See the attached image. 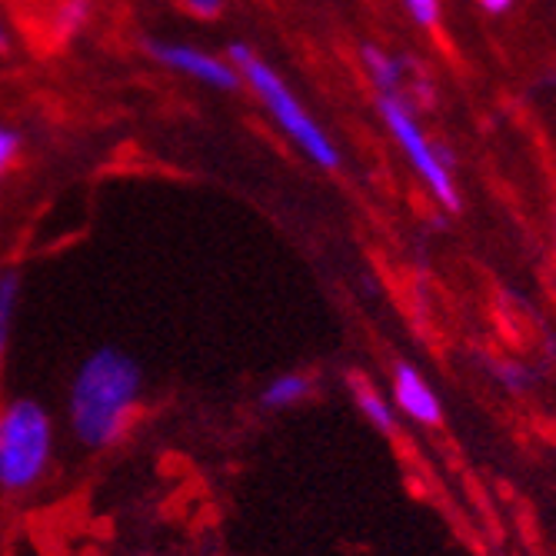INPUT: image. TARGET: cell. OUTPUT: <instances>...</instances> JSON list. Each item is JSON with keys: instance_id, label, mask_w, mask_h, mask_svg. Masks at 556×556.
Masks as SVG:
<instances>
[{"instance_id": "cell-1", "label": "cell", "mask_w": 556, "mask_h": 556, "mask_svg": "<svg viewBox=\"0 0 556 556\" xmlns=\"http://www.w3.org/2000/svg\"><path fill=\"white\" fill-rule=\"evenodd\" d=\"M143 374L130 353L100 346L77 367L67 390V427L87 450L117 446L140 410Z\"/></svg>"}, {"instance_id": "cell-2", "label": "cell", "mask_w": 556, "mask_h": 556, "mask_svg": "<svg viewBox=\"0 0 556 556\" xmlns=\"http://www.w3.org/2000/svg\"><path fill=\"white\" fill-rule=\"evenodd\" d=\"M58 453V424L34 396L0 403V490L24 496L37 490Z\"/></svg>"}, {"instance_id": "cell-3", "label": "cell", "mask_w": 556, "mask_h": 556, "mask_svg": "<svg viewBox=\"0 0 556 556\" xmlns=\"http://www.w3.org/2000/svg\"><path fill=\"white\" fill-rule=\"evenodd\" d=\"M230 64L237 67V74L250 84V90H254L261 97V104L267 108V114L277 121V127L307 154L317 167H327L333 170L340 164V154L333 140L324 134V127L303 111V104L296 100V93L290 90V84L264 61L257 58L254 50H250L247 43H233L230 47Z\"/></svg>"}, {"instance_id": "cell-4", "label": "cell", "mask_w": 556, "mask_h": 556, "mask_svg": "<svg viewBox=\"0 0 556 556\" xmlns=\"http://www.w3.org/2000/svg\"><path fill=\"white\" fill-rule=\"evenodd\" d=\"M377 108H380L387 130L393 134V140L400 143L403 154H407L410 167L417 170L424 187L433 193L437 204H443L446 211H457L460 193H457V184H453V174H450L453 161L440 143H433L424 134V127L414 117V108L400 97H377Z\"/></svg>"}, {"instance_id": "cell-5", "label": "cell", "mask_w": 556, "mask_h": 556, "mask_svg": "<svg viewBox=\"0 0 556 556\" xmlns=\"http://www.w3.org/2000/svg\"><path fill=\"white\" fill-rule=\"evenodd\" d=\"M147 54L154 58L157 64L177 71V74H187L200 84H207L214 90H237L240 87V74L230 61L217 58V54H207V50H200L193 43H177V40H147Z\"/></svg>"}, {"instance_id": "cell-6", "label": "cell", "mask_w": 556, "mask_h": 556, "mask_svg": "<svg viewBox=\"0 0 556 556\" xmlns=\"http://www.w3.org/2000/svg\"><path fill=\"white\" fill-rule=\"evenodd\" d=\"M390 400L400 417H407L417 427L437 430L443 424V400L437 387L407 361H396L390 370Z\"/></svg>"}, {"instance_id": "cell-7", "label": "cell", "mask_w": 556, "mask_h": 556, "mask_svg": "<svg viewBox=\"0 0 556 556\" xmlns=\"http://www.w3.org/2000/svg\"><path fill=\"white\" fill-rule=\"evenodd\" d=\"M364 64L367 74L377 87V97H400V100H430V84L427 77L417 71L414 61H403L396 54H387V50L367 43L364 47Z\"/></svg>"}, {"instance_id": "cell-8", "label": "cell", "mask_w": 556, "mask_h": 556, "mask_svg": "<svg viewBox=\"0 0 556 556\" xmlns=\"http://www.w3.org/2000/svg\"><path fill=\"white\" fill-rule=\"evenodd\" d=\"M350 396L353 403H357V410L361 417L383 437H393L396 433V407H393V400L390 393H383L377 383H370L367 377H353L350 380Z\"/></svg>"}, {"instance_id": "cell-9", "label": "cell", "mask_w": 556, "mask_h": 556, "mask_svg": "<svg viewBox=\"0 0 556 556\" xmlns=\"http://www.w3.org/2000/svg\"><path fill=\"white\" fill-rule=\"evenodd\" d=\"M317 390V380L303 370H290V374H280L274 377L264 393H261V403L267 410H290V407H300V403H307Z\"/></svg>"}, {"instance_id": "cell-10", "label": "cell", "mask_w": 556, "mask_h": 556, "mask_svg": "<svg viewBox=\"0 0 556 556\" xmlns=\"http://www.w3.org/2000/svg\"><path fill=\"white\" fill-rule=\"evenodd\" d=\"M17 296H21V277L17 270H4L0 274V361L8 353V340H11V327H14V314H17Z\"/></svg>"}, {"instance_id": "cell-11", "label": "cell", "mask_w": 556, "mask_h": 556, "mask_svg": "<svg viewBox=\"0 0 556 556\" xmlns=\"http://www.w3.org/2000/svg\"><path fill=\"white\" fill-rule=\"evenodd\" d=\"M90 14H93L90 0H61L58 11H54V27L61 34H77L90 24Z\"/></svg>"}, {"instance_id": "cell-12", "label": "cell", "mask_w": 556, "mask_h": 556, "mask_svg": "<svg viewBox=\"0 0 556 556\" xmlns=\"http://www.w3.org/2000/svg\"><path fill=\"white\" fill-rule=\"evenodd\" d=\"M493 377L507 387L510 393H523L527 387H530V374H527V367H520V364H514V361H500V364H493Z\"/></svg>"}, {"instance_id": "cell-13", "label": "cell", "mask_w": 556, "mask_h": 556, "mask_svg": "<svg viewBox=\"0 0 556 556\" xmlns=\"http://www.w3.org/2000/svg\"><path fill=\"white\" fill-rule=\"evenodd\" d=\"M403 8L420 27H433L440 21V0H403Z\"/></svg>"}, {"instance_id": "cell-14", "label": "cell", "mask_w": 556, "mask_h": 556, "mask_svg": "<svg viewBox=\"0 0 556 556\" xmlns=\"http://www.w3.org/2000/svg\"><path fill=\"white\" fill-rule=\"evenodd\" d=\"M17 154H21V134L0 124V177H4V170L14 164Z\"/></svg>"}, {"instance_id": "cell-15", "label": "cell", "mask_w": 556, "mask_h": 556, "mask_svg": "<svg viewBox=\"0 0 556 556\" xmlns=\"http://www.w3.org/2000/svg\"><path fill=\"white\" fill-rule=\"evenodd\" d=\"M184 8L197 17H217L224 11V0H184Z\"/></svg>"}, {"instance_id": "cell-16", "label": "cell", "mask_w": 556, "mask_h": 556, "mask_svg": "<svg viewBox=\"0 0 556 556\" xmlns=\"http://www.w3.org/2000/svg\"><path fill=\"white\" fill-rule=\"evenodd\" d=\"M510 4H514V0H480V8H483L486 14H507Z\"/></svg>"}, {"instance_id": "cell-17", "label": "cell", "mask_w": 556, "mask_h": 556, "mask_svg": "<svg viewBox=\"0 0 556 556\" xmlns=\"http://www.w3.org/2000/svg\"><path fill=\"white\" fill-rule=\"evenodd\" d=\"M8 43H11V40H8V27L0 24V54H4V50H8Z\"/></svg>"}, {"instance_id": "cell-18", "label": "cell", "mask_w": 556, "mask_h": 556, "mask_svg": "<svg viewBox=\"0 0 556 556\" xmlns=\"http://www.w3.org/2000/svg\"><path fill=\"white\" fill-rule=\"evenodd\" d=\"M553 237H556V220H553Z\"/></svg>"}]
</instances>
